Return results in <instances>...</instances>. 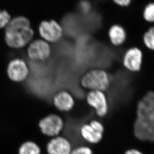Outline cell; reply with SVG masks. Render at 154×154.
Returning a JSON list of instances; mask_svg holds the SVG:
<instances>
[{
  "mask_svg": "<svg viewBox=\"0 0 154 154\" xmlns=\"http://www.w3.org/2000/svg\"><path fill=\"white\" fill-rule=\"evenodd\" d=\"M134 132L138 139L154 141V92L146 94L138 103Z\"/></svg>",
  "mask_w": 154,
  "mask_h": 154,
  "instance_id": "6da1fadb",
  "label": "cell"
},
{
  "mask_svg": "<svg viewBox=\"0 0 154 154\" xmlns=\"http://www.w3.org/2000/svg\"><path fill=\"white\" fill-rule=\"evenodd\" d=\"M34 33L26 17L18 16L11 19L5 28V40L9 47L20 49L31 41Z\"/></svg>",
  "mask_w": 154,
  "mask_h": 154,
  "instance_id": "7a4b0ae2",
  "label": "cell"
},
{
  "mask_svg": "<svg viewBox=\"0 0 154 154\" xmlns=\"http://www.w3.org/2000/svg\"><path fill=\"white\" fill-rule=\"evenodd\" d=\"M84 89L105 92L111 84V79L107 72L102 69H93L85 73L80 80Z\"/></svg>",
  "mask_w": 154,
  "mask_h": 154,
  "instance_id": "3957f363",
  "label": "cell"
},
{
  "mask_svg": "<svg viewBox=\"0 0 154 154\" xmlns=\"http://www.w3.org/2000/svg\"><path fill=\"white\" fill-rule=\"evenodd\" d=\"M38 126L43 135L53 138L59 136L64 129L65 124L59 115L51 114L41 119Z\"/></svg>",
  "mask_w": 154,
  "mask_h": 154,
  "instance_id": "277c9868",
  "label": "cell"
},
{
  "mask_svg": "<svg viewBox=\"0 0 154 154\" xmlns=\"http://www.w3.org/2000/svg\"><path fill=\"white\" fill-rule=\"evenodd\" d=\"M7 73L10 79L16 83L25 81L30 75L29 67L25 60L20 58H15L9 63Z\"/></svg>",
  "mask_w": 154,
  "mask_h": 154,
  "instance_id": "5b68a950",
  "label": "cell"
},
{
  "mask_svg": "<svg viewBox=\"0 0 154 154\" xmlns=\"http://www.w3.org/2000/svg\"><path fill=\"white\" fill-rule=\"evenodd\" d=\"M86 102L89 106L95 110L99 117H104L108 114V102L104 92L90 91L86 96Z\"/></svg>",
  "mask_w": 154,
  "mask_h": 154,
  "instance_id": "8992f818",
  "label": "cell"
},
{
  "mask_svg": "<svg viewBox=\"0 0 154 154\" xmlns=\"http://www.w3.org/2000/svg\"><path fill=\"white\" fill-rule=\"evenodd\" d=\"M38 32L41 37L48 43H57L62 37V28L53 20L42 22L38 27Z\"/></svg>",
  "mask_w": 154,
  "mask_h": 154,
  "instance_id": "52a82bcc",
  "label": "cell"
},
{
  "mask_svg": "<svg viewBox=\"0 0 154 154\" xmlns=\"http://www.w3.org/2000/svg\"><path fill=\"white\" fill-rule=\"evenodd\" d=\"M143 57L144 54L140 48L136 47L129 48L123 54V66L130 71L137 72L141 70Z\"/></svg>",
  "mask_w": 154,
  "mask_h": 154,
  "instance_id": "ba28073f",
  "label": "cell"
},
{
  "mask_svg": "<svg viewBox=\"0 0 154 154\" xmlns=\"http://www.w3.org/2000/svg\"><path fill=\"white\" fill-rule=\"evenodd\" d=\"M27 55L32 61H45L51 55V48L48 42L44 40L38 39L29 44L27 49Z\"/></svg>",
  "mask_w": 154,
  "mask_h": 154,
  "instance_id": "9c48e42d",
  "label": "cell"
},
{
  "mask_svg": "<svg viewBox=\"0 0 154 154\" xmlns=\"http://www.w3.org/2000/svg\"><path fill=\"white\" fill-rule=\"evenodd\" d=\"M72 145L70 141L64 137H55L48 142L46 150L48 154H71Z\"/></svg>",
  "mask_w": 154,
  "mask_h": 154,
  "instance_id": "30bf717a",
  "label": "cell"
},
{
  "mask_svg": "<svg viewBox=\"0 0 154 154\" xmlns=\"http://www.w3.org/2000/svg\"><path fill=\"white\" fill-rule=\"evenodd\" d=\"M52 102L57 110L65 112L71 111L75 104L72 95L65 90L60 91L57 93L53 97Z\"/></svg>",
  "mask_w": 154,
  "mask_h": 154,
  "instance_id": "8fae6325",
  "label": "cell"
},
{
  "mask_svg": "<svg viewBox=\"0 0 154 154\" xmlns=\"http://www.w3.org/2000/svg\"><path fill=\"white\" fill-rule=\"evenodd\" d=\"M109 41L113 46L117 47L123 46L127 38L125 29L118 24H114L109 28L108 31Z\"/></svg>",
  "mask_w": 154,
  "mask_h": 154,
  "instance_id": "7c38bea8",
  "label": "cell"
},
{
  "mask_svg": "<svg viewBox=\"0 0 154 154\" xmlns=\"http://www.w3.org/2000/svg\"><path fill=\"white\" fill-rule=\"evenodd\" d=\"M80 133L82 138L87 142L91 144H96L100 142L104 134L95 130L89 123H85L82 125L80 127Z\"/></svg>",
  "mask_w": 154,
  "mask_h": 154,
  "instance_id": "4fadbf2b",
  "label": "cell"
},
{
  "mask_svg": "<svg viewBox=\"0 0 154 154\" xmlns=\"http://www.w3.org/2000/svg\"><path fill=\"white\" fill-rule=\"evenodd\" d=\"M41 149L36 143L28 141L21 144L18 149V154H41Z\"/></svg>",
  "mask_w": 154,
  "mask_h": 154,
  "instance_id": "5bb4252c",
  "label": "cell"
},
{
  "mask_svg": "<svg viewBox=\"0 0 154 154\" xmlns=\"http://www.w3.org/2000/svg\"><path fill=\"white\" fill-rule=\"evenodd\" d=\"M144 46L149 50L154 52V24L144 33L143 37Z\"/></svg>",
  "mask_w": 154,
  "mask_h": 154,
  "instance_id": "9a60e30c",
  "label": "cell"
},
{
  "mask_svg": "<svg viewBox=\"0 0 154 154\" xmlns=\"http://www.w3.org/2000/svg\"><path fill=\"white\" fill-rule=\"evenodd\" d=\"M143 16L147 22L154 24V2L149 3L144 8Z\"/></svg>",
  "mask_w": 154,
  "mask_h": 154,
  "instance_id": "2e32d148",
  "label": "cell"
},
{
  "mask_svg": "<svg viewBox=\"0 0 154 154\" xmlns=\"http://www.w3.org/2000/svg\"><path fill=\"white\" fill-rule=\"evenodd\" d=\"M78 7L80 12L84 15H88L90 13L92 9V4L88 0L81 1L79 4Z\"/></svg>",
  "mask_w": 154,
  "mask_h": 154,
  "instance_id": "e0dca14e",
  "label": "cell"
},
{
  "mask_svg": "<svg viewBox=\"0 0 154 154\" xmlns=\"http://www.w3.org/2000/svg\"><path fill=\"white\" fill-rule=\"evenodd\" d=\"M11 20L10 15L7 11L0 10V29L6 28Z\"/></svg>",
  "mask_w": 154,
  "mask_h": 154,
  "instance_id": "ac0fdd59",
  "label": "cell"
},
{
  "mask_svg": "<svg viewBox=\"0 0 154 154\" xmlns=\"http://www.w3.org/2000/svg\"><path fill=\"white\" fill-rule=\"evenodd\" d=\"M71 154H93L91 148L86 146H80L73 149Z\"/></svg>",
  "mask_w": 154,
  "mask_h": 154,
  "instance_id": "d6986e66",
  "label": "cell"
},
{
  "mask_svg": "<svg viewBox=\"0 0 154 154\" xmlns=\"http://www.w3.org/2000/svg\"><path fill=\"white\" fill-rule=\"evenodd\" d=\"M90 125L93 128L98 131L99 132L104 133L105 128H104L103 125L98 120H93L91 121L89 123Z\"/></svg>",
  "mask_w": 154,
  "mask_h": 154,
  "instance_id": "ffe728a7",
  "label": "cell"
},
{
  "mask_svg": "<svg viewBox=\"0 0 154 154\" xmlns=\"http://www.w3.org/2000/svg\"><path fill=\"white\" fill-rule=\"evenodd\" d=\"M113 3L121 7H126L129 6L132 0H112Z\"/></svg>",
  "mask_w": 154,
  "mask_h": 154,
  "instance_id": "44dd1931",
  "label": "cell"
},
{
  "mask_svg": "<svg viewBox=\"0 0 154 154\" xmlns=\"http://www.w3.org/2000/svg\"><path fill=\"white\" fill-rule=\"evenodd\" d=\"M125 154H143L141 152H140L138 150H135V149H131L129 150L126 152Z\"/></svg>",
  "mask_w": 154,
  "mask_h": 154,
  "instance_id": "7402d4cb",
  "label": "cell"
}]
</instances>
